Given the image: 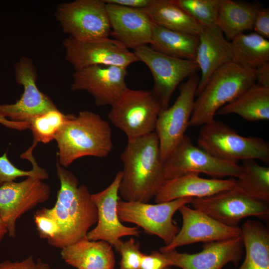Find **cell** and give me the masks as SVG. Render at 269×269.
<instances>
[{
	"mask_svg": "<svg viewBox=\"0 0 269 269\" xmlns=\"http://www.w3.org/2000/svg\"><path fill=\"white\" fill-rule=\"evenodd\" d=\"M241 229L245 257L237 269H269V230L261 222L245 221Z\"/></svg>",
	"mask_w": 269,
	"mask_h": 269,
	"instance_id": "24",
	"label": "cell"
},
{
	"mask_svg": "<svg viewBox=\"0 0 269 269\" xmlns=\"http://www.w3.org/2000/svg\"><path fill=\"white\" fill-rule=\"evenodd\" d=\"M143 9L154 24L168 29L198 36L204 27L175 0H150Z\"/></svg>",
	"mask_w": 269,
	"mask_h": 269,
	"instance_id": "25",
	"label": "cell"
},
{
	"mask_svg": "<svg viewBox=\"0 0 269 269\" xmlns=\"http://www.w3.org/2000/svg\"><path fill=\"white\" fill-rule=\"evenodd\" d=\"M217 114H234L249 122L268 120L269 88L255 83L235 99L221 108Z\"/></svg>",
	"mask_w": 269,
	"mask_h": 269,
	"instance_id": "27",
	"label": "cell"
},
{
	"mask_svg": "<svg viewBox=\"0 0 269 269\" xmlns=\"http://www.w3.org/2000/svg\"><path fill=\"white\" fill-rule=\"evenodd\" d=\"M121 256L119 269H139L143 255L140 250V244L133 238L122 241L114 247Z\"/></svg>",
	"mask_w": 269,
	"mask_h": 269,
	"instance_id": "34",
	"label": "cell"
},
{
	"mask_svg": "<svg viewBox=\"0 0 269 269\" xmlns=\"http://www.w3.org/2000/svg\"><path fill=\"white\" fill-rule=\"evenodd\" d=\"M161 110L152 90H134L127 87L111 106L108 117L126 134L128 139H131L155 132Z\"/></svg>",
	"mask_w": 269,
	"mask_h": 269,
	"instance_id": "7",
	"label": "cell"
},
{
	"mask_svg": "<svg viewBox=\"0 0 269 269\" xmlns=\"http://www.w3.org/2000/svg\"><path fill=\"white\" fill-rule=\"evenodd\" d=\"M122 176V171H119L108 187L91 194L97 210L98 221L96 226L87 233L88 240L104 241L115 247L121 242L120 239L123 237L139 236L140 232L137 228L124 225L118 215L117 205L121 199L119 187Z\"/></svg>",
	"mask_w": 269,
	"mask_h": 269,
	"instance_id": "16",
	"label": "cell"
},
{
	"mask_svg": "<svg viewBox=\"0 0 269 269\" xmlns=\"http://www.w3.org/2000/svg\"><path fill=\"white\" fill-rule=\"evenodd\" d=\"M255 32L263 36L269 38V9L262 8L259 9L255 18L253 28Z\"/></svg>",
	"mask_w": 269,
	"mask_h": 269,
	"instance_id": "38",
	"label": "cell"
},
{
	"mask_svg": "<svg viewBox=\"0 0 269 269\" xmlns=\"http://www.w3.org/2000/svg\"><path fill=\"white\" fill-rule=\"evenodd\" d=\"M178 211L182 218V227L169 244L160 248L162 253L193 243L223 241L241 235V227L225 225L187 205Z\"/></svg>",
	"mask_w": 269,
	"mask_h": 269,
	"instance_id": "18",
	"label": "cell"
},
{
	"mask_svg": "<svg viewBox=\"0 0 269 269\" xmlns=\"http://www.w3.org/2000/svg\"><path fill=\"white\" fill-rule=\"evenodd\" d=\"M199 80L197 73L188 78L181 84L179 94L173 104L159 113L155 132L158 138L163 162L183 138L189 126Z\"/></svg>",
	"mask_w": 269,
	"mask_h": 269,
	"instance_id": "11",
	"label": "cell"
},
{
	"mask_svg": "<svg viewBox=\"0 0 269 269\" xmlns=\"http://www.w3.org/2000/svg\"><path fill=\"white\" fill-rule=\"evenodd\" d=\"M62 44L65 58L74 70L95 65L127 68L139 61L134 52L119 41L109 37L78 40L67 36L62 40Z\"/></svg>",
	"mask_w": 269,
	"mask_h": 269,
	"instance_id": "12",
	"label": "cell"
},
{
	"mask_svg": "<svg viewBox=\"0 0 269 269\" xmlns=\"http://www.w3.org/2000/svg\"><path fill=\"white\" fill-rule=\"evenodd\" d=\"M57 144V162L66 168L83 156H107L113 148L111 129L100 116L89 111L72 115L54 139Z\"/></svg>",
	"mask_w": 269,
	"mask_h": 269,
	"instance_id": "3",
	"label": "cell"
},
{
	"mask_svg": "<svg viewBox=\"0 0 269 269\" xmlns=\"http://www.w3.org/2000/svg\"><path fill=\"white\" fill-rule=\"evenodd\" d=\"M222 0H175L177 4L204 27L216 25Z\"/></svg>",
	"mask_w": 269,
	"mask_h": 269,
	"instance_id": "32",
	"label": "cell"
},
{
	"mask_svg": "<svg viewBox=\"0 0 269 269\" xmlns=\"http://www.w3.org/2000/svg\"><path fill=\"white\" fill-rule=\"evenodd\" d=\"M0 269H51L49 265L41 259L34 260L32 256L22 261L5 260L0 263Z\"/></svg>",
	"mask_w": 269,
	"mask_h": 269,
	"instance_id": "36",
	"label": "cell"
},
{
	"mask_svg": "<svg viewBox=\"0 0 269 269\" xmlns=\"http://www.w3.org/2000/svg\"><path fill=\"white\" fill-rule=\"evenodd\" d=\"M241 235L232 239L205 243L197 253L178 252L174 250L166 253L171 267L181 269H222L229 263L237 266L244 252Z\"/></svg>",
	"mask_w": 269,
	"mask_h": 269,
	"instance_id": "19",
	"label": "cell"
},
{
	"mask_svg": "<svg viewBox=\"0 0 269 269\" xmlns=\"http://www.w3.org/2000/svg\"><path fill=\"white\" fill-rule=\"evenodd\" d=\"M198 35L168 29L153 23L151 47L163 54L195 61Z\"/></svg>",
	"mask_w": 269,
	"mask_h": 269,
	"instance_id": "28",
	"label": "cell"
},
{
	"mask_svg": "<svg viewBox=\"0 0 269 269\" xmlns=\"http://www.w3.org/2000/svg\"><path fill=\"white\" fill-rule=\"evenodd\" d=\"M232 62L255 70L269 62V41L256 32L242 33L230 41Z\"/></svg>",
	"mask_w": 269,
	"mask_h": 269,
	"instance_id": "29",
	"label": "cell"
},
{
	"mask_svg": "<svg viewBox=\"0 0 269 269\" xmlns=\"http://www.w3.org/2000/svg\"><path fill=\"white\" fill-rule=\"evenodd\" d=\"M33 220L39 237L46 239L47 243L58 235L59 227L50 208L44 207L37 210L34 214Z\"/></svg>",
	"mask_w": 269,
	"mask_h": 269,
	"instance_id": "35",
	"label": "cell"
},
{
	"mask_svg": "<svg viewBox=\"0 0 269 269\" xmlns=\"http://www.w3.org/2000/svg\"><path fill=\"white\" fill-rule=\"evenodd\" d=\"M72 114H64L57 108L50 110L32 119L29 127L33 136V143L27 150L32 151L38 142L44 144L50 142L55 137L64 124Z\"/></svg>",
	"mask_w": 269,
	"mask_h": 269,
	"instance_id": "31",
	"label": "cell"
},
{
	"mask_svg": "<svg viewBox=\"0 0 269 269\" xmlns=\"http://www.w3.org/2000/svg\"><path fill=\"white\" fill-rule=\"evenodd\" d=\"M198 146L214 156L230 162L260 160L269 162V144L263 138L239 134L225 124L215 119L201 126Z\"/></svg>",
	"mask_w": 269,
	"mask_h": 269,
	"instance_id": "5",
	"label": "cell"
},
{
	"mask_svg": "<svg viewBox=\"0 0 269 269\" xmlns=\"http://www.w3.org/2000/svg\"><path fill=\"white\" fill-rule=\"evenodd\" d=\"M127 68L116 66L95 65L74 70L70 89L88 92L98 107L111 106L127 87Z\"/></svg>",
	"mask_w": 269,
	"mask_h": 269,
	"instance_id": "17",
	"label": "cell"
},
{
	"mask_svg": "<svg viewBox=\"0 0 269 269\" xmlns=\"http://www.w3.org/2000/svg\"><path fill=\"white\" fill-rule=\"evenodd\" d=\"M55 17L62 31L78 40L109 37L111 28L103 0H75L59 4Z\"/></svg>",
	"mask_w": 269,
	"mask_h": 269,
	"instance_id": "10",
	"label": "cell"
},
{
	"mask_svg": "<svg viewBox=\"0 0 269 269\" xmlns=\"http://www.w3.org/2000/svg\"><path fill=\"white\" fill-rule=\"evenodd\" d=\"M134 53L151 72L153 79L151 90L162 110L169 107L171 97L180 83L199 70L195 61L172 57L147 45L134 49Z\"/></svg>",
	"mask_w": 269,
	"mask_h": 269,
	"instance_id": "14",
	"label": "cell"
},
{
	"mask_svg": "<svg viewBox=\"0 0 269 269\" xmlns=\"http://www.w3.org/2000/svg\"><path fill=\"white\" fill-rule=\"evenodd\" d=\"M32 164V169L29 171L21 170L15 167L8 159L7 153L0 156V186L9 182L14 181L18 177L40 175L47 179V171L38 166L33 156L27 158Z\"/></svg>",
	"mask_w": 269,
	"mask_h": 269,
	"instance_id": "33",
	"label": "cell"
},
{
	"mask_svg": "<svg viewBox=\"0 0 269 269\" xmlns=\"http://www.w3.org/2000/svg\"><path fill=\"white\" fill-rule=\"evenodd\" d=\"M165 269H175L171 268H170V267H168V268H166Z\"/></svg>",
	"mask_w": 269,
	"mask_h": 269,
	"instance_id": "42",
	"label": "cell"
},
{
	"mask_svg": "<svg viewBox=\"0 0 269 269\" xmlns=\"http://www.w3.org/2000/svg\"><path fill=\"white\" fill-rule=\"evenodd\" d=\"M106 3L118 5L124 7L144 9L147 7L150 0H103Z\"/></svg>",
	"mask_w": 269,
	"mask_h": 269,
	"instance_id": "39",
	"label": "cell"
},
{
	"mask_svg": "<svg viewBox=\"0 0 269 269\" xmlns=\"http://www.w3.org/2000/svg\"><path fill=\"white\" fill-rule=\"evenodd\" d=\"M106 8L112 38L134 50L150 43L153 22L143 9L110 3Z\"/></svg>",
	"mask_w": 269,
	"mask_h": 269,
	"instance_id": "20",
	"label": "cell"
},
{
	"mask_svg": "<svg viewBox=\"0 0 269 269\" xmlns=\"http://www.w3.org/2000/svg\"><path fill=\"white\" fill-rule=\"evenodd\" d=\"M190 204L194 209L230 227H239L246 217L267 221L269 217V203L250 197L236 185L209 197L194 198Z\"/></svg>",
	"mask_w": 269,
	"mask_h": 269,
	"instance_id": "13",
	"label": "cell"
},
{
	"mask_svg": "<svg viewBox=\"0 0 269 269\" xmlns=\"http://www.w3.org/2000/svg\"><path fill=\"white\" fill-rule=\"evenodd\" d=\"M260 9L255 4L222 0L216 25L226 38L230 41L244 32L253 29L255 18Z\"/></svg>",
	"mask_w": 269,
	"mask_h": 269,
	"instance_id": "26",
	"label": "cell"
},
{
	"mask_svg": "<svg viewBox=\"0 0 269 269\" xmlns=\"http://www.w3.org/2000/svg\"><path fill=\"white\" fill-rule=\"evenodd\" d=\"M256 83L254 70L231 62L217 69L195 100L189 126H202L217 111Z\"/></svg>",
	"mask_w": 269,
	"mask_h": 269,
	"instance_id": "4",
	"label": "cell"
},
{
	"mask_svg": "<svg viewBox=\"0 0 269 269\" xmlns=\"http://www.w3.org/2000/svg\"><path fill=\"white\" fill-rule=\"evenodd\" d=\"M254 71L256 83L269 88V62L259 66Z\"/></svg>",
	"mask_w": 269,
	"mask_h": 269,
	"instance_id": "40",
	"label": "cell"
},
{
	"mask_svg": "<svg viewBox=\"0 0 269 269\" xmlns=\"http://www.w3.org/2000/svg\"><path fill=\"white\" fill-rule=\"evenodd\" d=\"M198 37L195 61L201 74L196 96L202 91L217 69L232 62L230 41L226 38L217 25L204 27Z\"/></svg>",
	"mask_w": 269,
	"mask_h": 269,
	"instance_id": "21",
	"label": "cell"
},
{
	"mask_svg": "<svg viewBox=\"0 0 269 269\" xmlns=\"http://www.w3.org/2000/svg\"><path fill=\"white\" fill-rule=\"evenodd\" d=\"M193 198H182L154 204L119 200L117 213L120 221L131 223L141 228L148 234L155 235L165 245L175 238L179 228L172 218L182 206L190 204Z\"/></svg>",
	"mask_w": 269,
	"mask_h": 269,
	"instance_id": "8",
	"label": "cell"
},
{
	"mask_svg": "<svg viewBox=\"0 0 269 269\" xmlns=\"http://www.w3.org/2000/svg\"><path fill=\"white\" fill-rule=\"evenodd\" d=\"M121 159L119 195L126 201L148 203L166 181L156 133L128 139Z\"/></svg>",
	"mask_w": 269,
	"mask_h": 269,
	"instance_id": "1",
	"label": "cell"
},
{
	"mask_svg": "<svg viewBox=\"0 0 269 269\" xmlns=\"http://www.w3.org/2000/svg\"><path fill=\"white\" fill-rule=\"evenodd\" d=\"M236 179H207L199 173L190 172L167 180L155 196V203L168 202L182 198H201L234 188Z\"/></svg>",
	"mask_w": 269,
	"mask_h": 269,
	"instance_id": "22",
	"label": "cell"
},
{
	"mask_svg": "<svg viewBox=\"0 0 269 269\" xmlns=\"http://www.w3.org/2000/svg\"><path fill=\"white\" fill-rule=\"evenodd\" d=\"M8 231L6 225L0 218V243L2 242Z\"/></svg>",
	"mask_w": 269,
	"mask_h": 269,
	"instance_id": "41",
	"label": "cell"
},
{
	"mask_svg": "<svg viewBox=\"0 0 269 269\" xmlns=\"http://www.w3.org/2000/svg\"><path fill=\"white\" fill-rule=\"evenodd\" d=\"M169 267L170 263L165 254L154 251L149 254H143L139 269H165Z\"/></svg>",
	"mask_w": 269,
	"mask_h": 269,
	"instance_id": "37",
	"label": "cell"
},
{
	"mask_svg": "<svg viewBox=\"0 0 269 269\" xmlns=\"http://www.w3.org/2000/svg\"><path fill=\"white\" fill-rule=\"evenodd\" d=\"M61 250L62 260L77 269H114L115 266L112 246L104 241L86 237Z\"/></svg>",
	"mask_w": 269,
	"mask_h": 269,
	"instance_id": "23",
	"label": "cell"
},
{
	"mask_svg": "<svg viewBox=\"0 0 269 269\" xmlns=\"http://www.w3.org/2000/svg\"><path fill=\"white\" fill-rule=\"evenodd\" d=\"M56 166L60 186L50 210L59 230L48 244L62 249L86 238L98 221V213L87 187L79 185L77 177L57 161Z\"/></svg>",
	"mask_w": 269,
	"mask_h": 269,
	"instance_id": "2",
	"label": "cell"
},
{
	"mask_svg": "<svg viewBox=\"0 0 269 269\" xmlns=\"http://www.w3.org/2000/svg\"><path fill=\"white\" fill-rule=\"evenodd\" d=\"M242 172L236 179V186L250 197L269 203V167L255 160L243 161Z\"/></svg>",
	"mask_w": 269,
	"mask_h": 269,
	"instance_id": "30",
	"label": "cell"
},
{
	"mask_svg": "<svg viewBox=\"0 0 269 269\" xmlns=\"http://www.w3.org/2000/svg\"><path fill=\"white\" fill-rule=\"evenodd\" d=\"M163 168L166 180L190 172L203 173L216 178H238L242 170L237 163L219 159L195 146L187 135L163 162Z\"/></svg>",
	"mask_w": 269,
	"mask_h": 269,
	"instance_id": "9",
	"label": "cell"
},
{
	"mask_svg": "<svg viewBox=\"0 0 269 269\" xmlns=\"http://www.w3.org/2000/svg\"><path fill=\"white\" fill-rule=\"evenodd\" d=\"M44 179L40 175L31 176L0 186V218L6 226L9 237H15L16 222L21 216L49 199L51 189L43 182Z\"/></svg>",
	"mask_w": 269,
	"mask_h": 269,
	"instance_id": "15",
	"label": "cell"
},
{
	"mask_svg": "<svg viewBox=\"0 0 269 269\" xmlns=\"http://www.w3.org/2000/svg\"><path fill=\"white\" fill-rule=\"evenodd\" d=\"M13 68L16 82L22 86L23 92L14 103L0 105V124L21 130L28 129V122L33 118L57 107L38 88L37 69L30 58L22 56Z\"/></svg>",
	"mask_w": 269,
	"mask_h": 269,
	"instance_id": "6",
	"label": "cell"
}]
</instances>
